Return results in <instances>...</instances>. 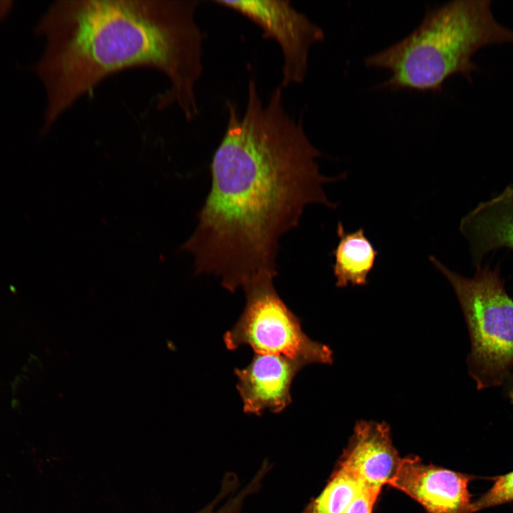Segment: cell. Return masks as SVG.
Instances as JSON below:
<instances>
[{"instance_id": "cell-2", "label": "cell", "mask_w": 513, "mask_h": 513, "mask_svg": "<svg viewBox=\"0 0 513 513\" xmlns=\"http://www.w3.org/2000/svg\"><path fill=\"white\" fill-rule=\"evenodd\" d=\"M199 0H58L37 30L46 40L36 71L46 91L44 128L107 76L147 66L170 88L158 97L187 120L198 114L195 88L203 71L204 35L196 21Z\"/></svg>"}, {"instance_id": "cell-5", "label": "cell", "mask_w": 513, "mask_h": 513, "mask_svg": "<svg viewBox=\"0 0 513 513\" xmlns=\"http://www.w3.org/2000/svg\"><path fill=\"white\" fill-rule=\"evenodd\" d=\"M274 279L259 276L242 287L245 307L237 322L224 335L227 348L235 350L246 345L255 353L282 355L306 366L331 364L332 350L304 332L301 320L278 295Z\"/></svg>"}, {"instance_id": "cell-12", "label": "cell", "mask_w": 513, "mask_h": 513, "mask_svg": "<svg viewBox=\"0 0 513 513\" xmlns=\"http://www.w3.org/2000/svg\"><path fill=\"white\" fill-rule=\"evenodd\" d=\"M363 486L353 472L337 464L324 489L303 513H342Z\"/></svg>"}, {"instance_id": "cell-9", "label": "cell", "mask_w": 513, "mask_h": 513, "mask_svg": "<svg viewBox=\"0 0 513 513\" xmlns=\"http://www.w3.org/2000/svg\"><path fill=\"white\" fill-rule=\"evenodd\" d=\"M401 460L387 423L360 420L338 464L353 472L364 485L383 488L395 475Z\"/></svg>"}, {"instance_id": "cell-8", "label": "cell", "mask_w": 513, "mask_h": 513, "mask_svg": "<svg viewBox=\"0 0 513 513\" xmlns=\"http://www.w3.org/2000/svg\"><path fill=\"white\" fill-rule=\"evenodd\" d=\"M306 363L282 355L255 353L244 368H235L237 388L246 413H280L291 403V385Z\"/></svg>"}, {"instance_id": "cell-7", "label": "cell", "mask_w": 513, "mask_h": 513, "mask_svg": "<svg viewBox=\"0 0 513 513\" xmlns=\"http://www.w3.org/2000/svg\"><path fill=\"white\" fill-rule=\"evenodd\" d=\"M475 476L431 463L418 456L402 457L388 485L420 504L425 513H475L469 484Z\"/></svg>"}, {"instance_id": "cell-13", "label": "cell", "mask_w": 513, "mask_h": 513, "mask_svg": "<svg viewBox=\"0 0 513 513\" xmlns=\"http://www.w3.org/2000/svg\"><path fill=\"white\" fill-rule=\"evenodd\" d=\"M513 502V470L495 477L490 488L474 501L475 512Z\"/></svg>"}, {"instance_id": "cell-4", "label": "cell", "mask_w": 513, "mask_h": 513, "mask_svg": "<svg viewBox=\"0 0 513 513\" xmlns=\"http://www.w3.org/2000/svg\"><path fill=\"white\" fill-rule=\"evenodd\" d=\"M429 259L451 284L462 310L471 343L469 375L478 390L502 386L513 370V299L499 266L479 265L470 278L435 256Z\"/></svg>"}, {"instance_id": "cell-14", "label": "cell", "mask_w": 513, "mask_h": 513, "mask_svg": "<svg viewBox=\"0 0 513 513\" xmlns=\"http://www.w3.org/2000/svg\"><path fill=\"white\" fill-rule=\"evenodd\" d=\"M244 500L240 493L220 490L212 502L196 513H240Z\"/></svg>"}, {"instance_id": "cell-6", "label": "cell", "mask_w": 513, "mask_h": 513, "mask_svg": "<svg viewBox=\"0 0 513 513\" xmlns=\"http://www.w3.org/2000/svg\"><path fill=\"white\" fill-rule=\"evenodd\" d=\"M214 2L249 19L274 40L283 56L280 87L301 83L308 71L311 47L323 41V30L289 1L219 0Z\"/></svg>"}, {"instance_id": "cell-16", "label": "cell", "mask_w": 513, "mask_h": 513, "mask_svg": "<svg viewBox=\"0 0 513 513\" xmlns=\"http://www.w3.org/2000/svg\"><path fill=\"white\" fill-rule=\"evenodd\" d=\"M502 388L504 396L513 404V372L505 379Z\"/></svg>"}, {"instance_id": "cell-10", "label": "cell", "mask_w": 513, "mask_h": 513, "mask_svg": "<svg viewBox=\"0 0 513 513\" xmlns=\"http://www.w3.org/2000/svg\"><path fill=\"white\" fill-rule=\"evenodd\" d=\"M460 229L469 242L475 266L490 252L513 250V184L479 203L462 219Z\"/></svg>"}, {"instance_id": "cell-11", "label": "cell", "mask_w": 513, "mask_h": 513, "mask_svg": "<svg viewBox=\"0 0 513 513\" xmlns=\"http://www.w3.org/2000/svg\"><path fill=\"white\" fill-rule=\"evenodd\" d=\"M337 234L339 240L331 252L334 257L332 269L336 279V286L343 288L349 284L366 285L378 252L367 238L363 228L347 232L343 224L338 222Z\"/></svg>"}, {"instance_id": "cell-1", "label": "cell", "mask_w": 513, "mask_h": 513, "mask_svg": "<svg viewBox=\"0 0 513 513\" xmlns=\"http://www.w3.org/2000/svg\"><path fill=\"white\" fill-rule=\"evenodd\" d=\"M227 104L210 190L182 249L194 257L195 274H214L234 292L256 277L277 275L280 237L297 226L307 205L336 207L323 185L346 175L320 173L321 152L286 111L280 86L264 103L252 78L244 113Z\"/></svg>"}, {"instance_id": "cell-15", "label": "cell", "mask_w": 513, "mask_h": 513, "mask_svg": "<svg viewBox=\"0 0 513 513\" xmlns=\"http://www.w3.org/2000/svg\"><path fill=\"white\" fill-rule=\"evenodd\" d=\"M382 488L363 486L342 513H372Z\"/></svg>"}, {"instance_id": "cell-3", "label": "cell", "mask_w": 513, "mask_h": 513, "mask_svg": "<svg viewBox=\"0 0 513 513\" xmlns=\"http://www.w3.org/2000/svg\"><path fill=\"white\" fill-rule=\"evenodd\" d=\"M489 0H455L426 12L409 35L365 59L370 68L385 69L381 87L439 92L452 76L471 81L481 48L513 44V30L494 18Z\"/></svg>"}]
</instances>
